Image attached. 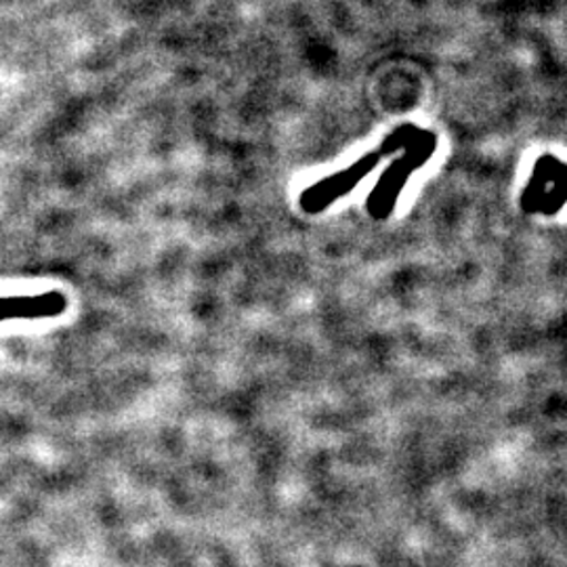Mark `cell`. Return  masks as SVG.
Listing matches in <instances>:
<instances>
[{
    "label": "cell",
    "mask_w": 567,
    "mask_h": 567,
    "mask_svg": "<svg viewBox=\"0 0 567 567\" xmlns=\"http://www.w3.org/2000/svg\"><path fill=\"white\" fill-rule=\"evenodd\" d=\"M65 297L51 290L42 295H30V297H0V322L7 320H41V318H53L60 316L65 309Z\"/></svg>",
    "instance_id": "cell-2"
},
{
    "label": "cell",
    "mask_w": 567,
    "mask_h": 567,
    "mask_svg": "<svg viewBox=\"0 0 567 567\" xmlns=\"http://www.w3.org/2000/svg\"><path fill=\"white\" fill-rule=\"evenodd\" d=\"M435 142L429 133H421L408 143V154L402 161L393 164L385 173V177L379 183V187L372 192L370 198V210L374 213V217H385L389 208L395 203L398 194L402 192L408 175L425 163L426 158L433 154Z\"/></svg>",
    "instance_id": "cell-1"
},
{
    "label": "cell",
    "mask_w": 567,
    "mask_h": 567,
    "mask_svg": "<svg viewBox=\"0 0 567 567\" xmlns=\"http://www.w3.org/2000/svg\"><path fill=\"white\" fill-rule=\"evenodd\" d=\"M374 161H377V156H370V158H365L362 163L355 164L351 171L339 173V175H334L330 179H324V182L309 187L303 196H301V206H303L305 213H318V210L326 208L328 204L334 203L341 194L349 192L360 177H364L365 173L374 166L372 164Z\"/></svg>",
    "instance_id": "cell-3"
}]
</instances>
